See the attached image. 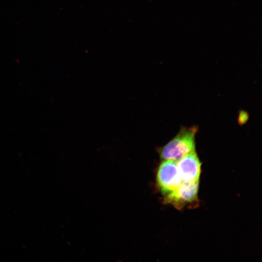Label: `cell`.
Returning <instances> with one entry per match:
<instances>
[{"instance_id":"6da1fadb","label":"cell","mask_w":262,"mask_h":262,"mask_svg":"<svg viewBox=\"0 0 262 262\" xmlns=\"http://www.w3.org/2000/svg\"><path fill=\"white\" fill-rule=\"evenodd\" d=\"M196 127H182L171 141L158 149L160 157L163 160L178 161L185 155L195 151V137Z\"/></svg>"},{"instance_id":"7a4b0ae2","label":"cell","mask_w":262,"mask_h":262,"mask_svg":"<svg viewBox=\"0 0 262 262\" xmlns=\"http://www.w3.org/2000/svg\"><path fill=\"white\" fill-rule=\"evenodd\" d=\"M157 185L165 197L171 194L182 182L177 162L164 160L160 164L157 174Z\"/></svg>"},{"instance_id":"3957f363","label":"cell","mask_w":262,"mask_h":262,"mask_svg":"<svg viewBox=\"0 0 262 262\" xmlns=\"http://www.w3.org/2000/svg\"><path fill=\"white\" fill-rule=\"evenodd\" d=\"M199 181H182L177 189L165 197V200L177 208H182L197 200Z\"/></svg>"},{"instance_id":"277c9868","label":"cell","mask_w":262,"mask_h":262,"mask_svg":"<svg viewBox=\"0 0 262 262\" xmlns=\"http://www.w3.org/2000/svg\"><path fill=\"white\" fill-rule=\"evenodd\" d=\"M177 162L182 181H199L201 163L195 151L185 155Z\"/></svg>"}]
</instances>
